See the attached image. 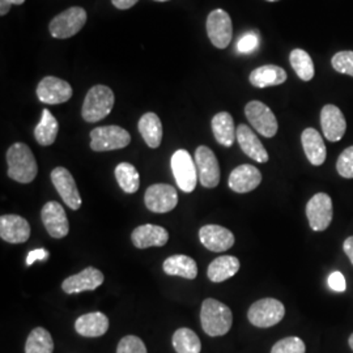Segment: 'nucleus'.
<instances>
[{
  "instance_id": "1",
  "label": "nucleus",
  "mask_w": 353,
  "mask_h": 353,
  "mask_svg": "<svg viewBox=\"0 0 353 353\" xmlns=\"http://www.w3.org/2000/svg\"><path fill=\"white\" fill-rule=\"evenodd\" d=\"M8 176L19 183H30L37 176V161L24 143H14L7 151Z\"/></svg>"
},
{
  "instance_id": "2",
  "label": "nucleus",
  "mask_w": 353,
  "mask_h": 353,
  "mask_svg": "<svg viewBox=\"0 0 353 353\" xmlns=\"http://www.w3.org/2000/svg\"><path fill=\"white\" fill-rule=\"evenodd\" d=\"M201 323L203 331L212 338L224 336L233 325L232 310L214 299H207L201 309Z\"/></svg>"
},
{
  "instance_id": "3",
  "label": "nucleus",
  "mask_w": 353,
  "mask_h": 353,
  "mask_svg": "<svg viewBox=\"0 0 353 353\" xmlns=\"http://www.w3.org/2000/svg\"><path fill=\"white\" fill-rule=\"evenodd\" d=\"M114 97L113 90L106 85H94L89 89L85 100L83 103L81 115L85 122L96 123L106 118L113 110Z\"/></svg>"
},
{
  "instance_id": "4",
  "label": "nucleus",
  "mask_w": 353,
  "mask_h": 353,
  "mask_svg": "<svg viewBox=\"0 0 353 353\" xmlns=\"http://www.w3.org/2000/svg\"><path fill=\"white\" fill-rule=\"evenodd\" d=\"M285 316V307L276 299H262L252 303L248 312L252 326L268 328L276 326Z\"/></svg>"
},
{
  "instance_id": "5",
  "label": "nucleus",
  "mask_w": 353,
  "mask_h": 353,
  "mask_svg": "<svg viewBox=\"0 0 353 353\" xmlns=\"http://www.w3.org/2000/svg\"><path fill=\"white\" fill-rule=\"evenodd\" d=\"M131 141L128 131L119 126L97 127L90 132V148L94 152L126 148Z\"/></svg>"
},
{
  "instance_id": "6",
  "label": "nucleus",
  "mask_w": 353,
  "mask_h": 353,
  "mask_svg": "<svg viewBox=\"0 0 353 353\" xmlns=\"http://www.w3.org/2000/svg\"><path fill=\"white\" fill-rule=\"evenodd\" d=\"M87 11L81 7H71L51 20L49 30L54 38L74 37L87 23Z\"/></svg>"
},
{
  "instance_id": "7",
  "label": "nucleus",
  "mask_w": 353,
  "mask_h": 353,
  "mask_svg": "<svg viewBox=\"0 0 353 353\" xmlns=\"http://www.w3.org/2000/svg\"><path fill=\"white\" fill-rule=\"evenodd\" d=\"M172 170L176 186L183 192H192L198 182V169L194 159L186 150H178L172 156Z\"/></svg>"
},
{
  "instance_id": "8",
  "label": "nucleus",
  "mask_w": 353,
  "mask_h": 353,
  "mask_svg": "<svg viewBox=\"0 0 353 353\" xmlns=\"http://www.w3.org/2000/svg\"><path fill=\"white\" fill-rule=\"evenodd\" d=\"M245 114L258 134L265 138H274L278 132V119L272 110L261 101H250L245 106Z\"/></svg>"
},
{
  "instance_id": "9",
  "label": "nucleus",
  "mask_w": 353,
  "mask_h": 353,
  "mask_svg": "<svg viewBox=\"0 0 353 353\" xmlns=\"http://www.w3.org/2000/svg\"><path fill=\"white\" fill-rule=\"evenodd\" d=\"M207 34L217 49H227L233 38V24L229 13L221 8L214 10L207 17Z\"/></svg>"
},
{
  "instance_id": "10",
  "label": "nucleus",
  "mask_w": 353,
  "mask_h": 353,
  "mask_svg": "<svg viewBox=\"0 0 353 353\" xmlns=\"http://www.w3.org/2000/svg\"><path fill=\"white\" fill-rule=\"evenodd\" d=\"M195 164L198 169V178L203 188L214 189L220 183V165L211 148L201 145L195 152Z\"/></svg>"
},
{
  "instance_id": "11",
  "label": "nucleus",
  "mask_w": 353,
  "mask_h": 353,
  "mask_svg": "<svg viewBox=\"0 0 353 353\" xmlns=\"http://www.w3.org/2000/svg\"><path fill=\"white\" fill-rule=\"evenodd\" d=\"M332 201L326 192H318L306 204V217L314 232L326 230L332 221Z\"/></svg>"
},
{
  "instance_id": "12",
  "label": "nucleus",
  "mask_w": 353,
  "mask_h": 353,
  "mask_svg": "<svg viewBox=\"0 0 353 353\" xmlns=\"http://www.w3.org/2000/svg\"><path fill=\"white\" fill-rule=\"evenodd\" d=\"M145 207L154 214H166L173 211L178 204L176 190L166 183H156L150 186L144 195Z\"/></svg>"
},
{
  "instance_id": "13",
  "label": "nucleus",
  "mask_w": 353,
  "mask_h": 353,
  "mask_svg": "<svg viewBox=\"0 0 353 353\" xmlns=\"http://www.w3.org/2000/svg\"><path fill=\"white\" fill-rule=\"evenodd\" d=\"M72 87L55 76L43 77L37 87L38 100L48 105L64 103L72 97Z\"/></svg>"
},
{
  "instance_id": "14",
  "label": "nucleus",
  "mask_w": 353,
  "mask_h": 353,
  "mask_svg": "<svg viewBox=\"0 0 353 353\" xmlns=\"http://www.w3.org/2000/svg\"><path fill=\"white\" fill-rule=\"evenodd\" d=\"M51 182L58 194L72 211H77L81 207V196L76 186L75 179L68 169L58 166L51 172Z\"/></svg>"
},
{
  "instance_id": "15",
  "label": "nucleus",
  "mask_w": 353,
  "mask_h": 353,
  "mask_svg": "<svg viewBox=\"0 0 353 353\" xmlns=\"http://www.w3.org/2000/svg\"><path fill=\"white\" fill-rule=\"evenodd\" d=\"M41 219L45 229L52 239H64L70 232V223L62 204L58 202H48L41 211Z\"/></svg>"
},
{
  "instance_id": "16",
  "label": "nucleus",
  "mask_w": 353,
  "mask_h": 353,
  "mask_svg": "<svg viewBox=\"0 0 353 353\" xmlns=\"http://www.w3.org/2000/svg\"><path fill=\"white\" fill-rule=\"evenodd\" d=\"M103 274L94 267H87L81 272L68 276L62 283V290L67 294H76L85 290H97L103 283Z\"/></svg>"
},
{
  "instance_id": "17",
  "label": "nucleus",
  "mask_w": 353,
  "mask_h": 353,
  "mask_svg": "<svg viewBox=\"0 0 353 353\" xmlns=\"http://www.w3.org/2000/svg\"><path fill=\"white\" fill-rule=\"evenodd\" d=\"M199 239L203 246L210 252H227L234 245L233 233L227 228L214 225V224L201 228Z\"/></svg>"
},
{
  "instance_id": "18",
  "label": "nucleus",
  "mask_w": 353,
  "mask_h": 353,
  "mask_svg": "<svg viewBox=\"0 0 353 353\" xmlns=\"http://www.w3.org/2000/svg\"><path fill=\"white\" fill-rule=\"evenodd\" d=\"M321 127L326 139L336 143L343 139L347 131V122L344 114L335 105H326L321 112Z\"/></svg>"
},
{
  "instance_id": "19",
  "label": "nucleus",
  "mask_w": 353,
  "mask_h": 353,
  "mask_svg": "<svg viewBox=\"0 0 353 353\" xmlns=\"http://www.w3.org/2000/svg\"><path fill=\"white\" fill-rule=\"evenodd\" d=\"M0 237L10 243H24L30 237V225L19 214H1Z\"/></svg>"
},
{
  "instance_id": "20",
  "label": "nucleus",
  "mask_w": 353,
  "mask_h": 353,
  "mask_svg": "<svg viewBox=\"0 0 353 353\" xmlns=\"http://www.w3.org/2000/svg\"><path fill=\"white\" fill-rule=\"evenodd\" d=\"M262 182V173L259 169L249 164L240 165L232 170L228 185L230 190L239 194H246L256 189Z\"/></svg>"
},
{
  "instance_id": "21",
  "label": "nucleus",
  "mask_w": 353,
  "mask_h": 353,
  "mask_svg": "<svg viewBox=\"0 0 353 353\" xmlns=\"http://www.w3.org/2000/svg\"><path fill=\"white\" fill-rule=\"evenodd\" d=\"M131 241L134 246L138 249L161 248L169 241V233L165 228L153 224H144L134 229L131 234Z\"/></svg>"
},
{
  "instance_id": "22",
  "label": "nucleus",
  "mask_w": 353,
  "mask_h": 353,
  "mask_svg": "<svg viewBox=\"0 0 353 353\" xmlns=\"http://www.w3.org/2000/svg\"><path fill=\"white\" fill-rule=\"evenodd\" d=\"M237 141L240 144L242 152L252 159L256 163L265 164L268 161L270 156L268 152L265 151L262 141L258 139L255 132L250 127L246 125H240L237 127Z\"/></svg>"
},
{
  "instance_id": "23",
  "label": "nucleus",
  "mask_w": 353,
  "mask_h": 353,
  "mask_svg": "<svg viewBox=\"0 0 353 353\" xmlns=\"http://www.w3.org/2000/svg\"><path fill=\"white\" fill-rule=\"evenodd\" d=\"M76 332L84 338H100L109 330V318L101 312L83 314L76 319Z\"/></svg>"
},
{
  "instance_id": "24",
  "label": "nucleus",
  "mask_w": 353,
  "mask_h": 353,
  "mask_svg": "<svg viewBox=\"0 0 353 353\" xmlns=\"http://www.w3.org/2000/svg\"><path fill=\"white\" fill-rule=\"evenodd\" d=\"M303 152L309 160V163L314 166H321L326 161L327 150L321 134L316 128H305L301 135Z\"/></svg>"
},
{
  "instance_id": "25",
  "label": "nucleus",
  "mask_w": 353,
  "mask_h": 353,
  "mask_svg": "<svg viewBox=\"0 0 353 353\" xmlns=\"http://www.w3.org/2000/svg\"><path fill=\"white\" fill-rule=\"evenodd\" d=\"M287 72L284 68L275 64H265L258 67L250 74V83L255 88H268L281 85L287 81Z\"/></svg>"
},
{
  "instance_id": "26",
  "label": "nucleus",
  "mask_w": 353,
  "mask_h": 353,
  "mask_svg": "<svg viewBox=\"0 0 353 353\" xmlns=\"http://www.w3.org/2000/svg\"><path fill=\"white\" fill-rule=\"evenodd\" d=\"M163 270L166 275L170 276H181L189 280H194L198 276L196 262L183 254H176L166 258L163 263Z\"/></svg>"
},
{
  "instance_id": "27",
  "label": "nucleus",
  "mask_w": 353,
  "mask_h": 353,
  "mask_svg": "<svg viewBox=\"0 0 353 353\" xmlns=\"http://www.w3.org/2000/svg\"><path fill=\"white\" fill-rule=\"evenodd\" d=\"M240 270V261L233 255H221L214 259L207 270L208 279L212 283H223L233 278Z\"/></svg>"
},
{
  "instance_id": "28",
  "label": "nucleus",
  "mask_w": 353,
  "mask_h": 353,
  "mask_svg": "<svg viewBox=\"0 0 353 353\" xmlns=\"http://www.w3.org/2000/svg\"><path fill=\"white\" fill-rule=\"evenodd\" d=\"M212 132L214 139L223 147H232L237 138V130L234 127L233 117L227 112L217 113L212 118Z\"/></svg>"
},
{
  "instance_id": "29",
  "label": "nucleus",
  "mask_w": 353,
  "mask_h": 353,
  "mask_svg": "<svg viewBox=\"0 0 353 353\" xmlns=\"http://www.w3.org/2000/svg\"><path fill=\"white\" fill-rule=\"evenodd\" d=\"M139 132L147 145L156 150L163 141V123L159 115L154 113H145L139 121Z\"/></svg>"
},
{
  "instance_id": "30",
  "label": "nucleus",
  "mask_w": 353,
  "mask_h": 353,
  "mask_svg": "<svg viewBox=\"0 0 353 353\" xmlns=\"http://www.w3.org/2000/svg\"><path fill=\"white\" fill-rule=\"evenodd\" d=\"M58 131L59 123L57 118L50 113V110L43 109L41 121L34 130V138L37 140L38 144L42 147L51 145L58 137Z\"/></svg>"
},
{
  "instance_id": "31",
  "label": "nucleus",
  "mask_w": 353,
  "mask_h": 353,
  "mask_svg": "<svg viewBox=\"0 0 353 353\" xmlns=\"http://www.w3.org/2000/svg\"><path fill=\"white\" fill-rule=\"evenodd\" d=\"M172 344L176 353H201L202 343L199 336L188 327L176 330L172 338Z\"/></svg>"
},
{
  "instance_id": "32",
  "label": "nucleus",
  "mask_w": 353,
  "mask_h": 353,
  "mask_svg": "<svg viewBox=\"0 0 353 353\" xmlns=\"http://www.w3.org/2000/svg\"><path fill=\"white\" fill-rule=\"evenodd\" d=\"M115 179L119 188L127 194H135L140 186L138 169L130 163H121L115 168Z\"/></svg>"
},
{
  "instance_id": "33",
  "label": "nucleus",
  "mask_w": 353,
  "mask_h": 353,
  "mask_svg": "<svg viewBox=\"0 0 353 353\" xmlns=\"http://www.w3.org/2000/svg\"><path fill=\"white\" fill-rule=\"evenodd\" d=\"M54 341L51 334L43 327H36L30 331L26 343V353H52Z\"/></svg>"
},
{
  "instance_id": "34",
  "label": "nucleus",
  "mask_w": 353,
  "mask_h": 353,
  "mask_svg": "<svg viewBox=\"0 0 353 353\" xmlns=\"http://www.w3.org/2000/svg\"><path fill=\"white\" fill-rule=\"evenodd\" d=\"M290 62L296 75L299 76L303 81H310L314 77V74H316L314 63H313L312 57L306 51L303 49L292 50Z\"/></svg>"
},
{
  "instance_id": "35",
  "label": "nucleus",
  "mask_w": 353,
  "mask_h": 353,
  "mask_svg": "<svg viewBox=\"0 0 353 353\" xmlns=\"http://www.w3.org/2000/svg\"><path fill=\"white\" fill-rule=\"evenodd\" d=\"M306 345L299 336H288L274 344L271 353H305Z\"/></svg>"
},
{
  "instance_id": "36",
  "label": "nucleus",
  "mask_w": 353,
  "mask_h": 353,
  "mask_svg": "<svg viewBox=\"0 0 353 353\" xmlns=\"http://www.w3.org/2000/svg\"><path fill=\"white\" fill-rule=\"evenodd\" d=\"M331 64L336 72L353 77V51L336 52L331 59Z\"/></svg>"
},
{
  "instance_id": "37",
  "label": "nucleus",
  "mask_w": 353,
  "mask_h": 353,
  "mask_svg": "<svg viewBox=\"0 0 353 353\" xmlns=\"http://www.w3.org/2000/svg\"><path fill=\"white\" fill-rule=\"evenodd\" d=\"M117 353H148L144 341L135 335H127L118 343Z\"/></svg>"
},
{
  "instance_id": "38",
  "label": "nucleus",
  "mask_w": 353,
  "mask_h": 353,
  "mask_svg": "<svg viewBox=\"0 0 353 353\" xmlns=\"http://www.w3.org/2000/svg\"><path fill=\"white\" fill-rule=\"evenodd\" d=\"M336 170L343 178L352 179L353 178V145L345 148L341 152L338 163H336Z\"/></svg>"
},
{
  "instance_id": "39",
  "label": "nucleus",
  "mask_w": 353,
  "mask_h": 353,
  "mask_svg": "<svg viewBox=\"0 0 353 353\" xmlns=\"http://www.w3.org/2000/svg\"><path fill=\"white\" fill-rule=\"evenodd\" d=\"M259 46V38L255 33H246L239 39L237 42V50L241 54H250Z\"/></svg>"
},
{
  "instance_id": "40",
  "label": "nucleus",
  "mask_w": 353,
  "mask_h": 353,
  "mask_svg": "<svg viewBox=\"0 0 353 353\" xmlns=\"http://www.w3.org/2000/svg\"><path fill=\"white\" fill-rule=\"evenodd\" d=\"M328 287H330V290H332L334 292H338V293L344 292V290H347V283H345L344 275H343L341 272H339V271L332 272V274L328 276Z\"/></svg>"
},
{
  "instance_id": "41",
  "label": "nucleus",
  "mask_w": 353,
  "mask_h": 353,
  "mask_svg": "<svg viewBox=\"0 0 353 353\" xmlns=\"http://www.w3.org/2000/svg\"><path fill=\"white\" fill-rule=\"evenodd\" d=\"M49 256H50V254H49L48 250H45V249L32 250V252H29L28 256H26V265L30 267V265H33L34 262H37V261H42V262H43V261H48Z\"/></svg>"
},
{
  "instance_id": "42",
  "label": "nucleus",
  "mask_w": 353,
  "mask_h": 353,
  "mask_svg": "<svg viewBox=\"0 0 353 353\" xmlns=\"http://www.w3.org/2000/svg\"><path fill=\"white\" fill-rule=\"evenodd\" d=\"M139 0H112L114 7H117L118 10H130L131 7H134Z\"/></svg>"
},
{
  "instance_id": "43",
  "label": "nucleus",
  "mask_w": 353,
  "mask_h": 353,
  "mask_svg": "<svg viewBox=\"0 0 353 353\" xmlns=\"http://www.w3.org/2000/svg\"><path fill=\"white\" fill-rule=\"evenodd\" d=\"M343 249H344V252L347 254V256L350 258V261H351V263L353 265V236L348 237L347 240L344 241Z\"/></svg>"
},
{
  "instance_id": "44",
  "label": "nucleus",
  "mask_w": 353,
  "mask_h": 353,
  "mask_svg": "<svg viewBox=\"0 0 353 353\" xmlns=\"http://www.w3.org/2000/svg\"><path fill=\"white\" fill-rule=\"evenodd\" d=\"M12 4L11 0H0V14L6 16L7 13L10 12Z\"/></svg>"
},
{
  "instance_id": "45",
  "label": "nucleus",
  "mask_w": 353,
  "mask_h": 353,
  "mask_svg": "<svg viewBox=\"0 0 353 353\" xmlns=\"http://www.w3.org/2000/svg\"><path fill=\"white\" fill-rule=\"evenodd\" d=\"M12 1L13 4H16V6H21L26 0H11Z\"/></svg>"
},
{
  "instance_id": "46",
  "label": "nucleus",
  "mask_w": 353,
  "mask_h": 353,
  "mask_svg": "<svg viewBox=\"0 0 353 353\" xmlns=\"http://www.w3.org/2000/svg\"><path fill=\"white\" fill-rule=\"evenodd\" d=\"M348 344H350V347L352 348L353 351V334H351V336H350V339H348Z\"/></svg>"
},
{
  "instance_id": "47",
  "label": "nucleus",
  "mask_w": 353,
  "mask_h": 353,
  "mask_svg": "<svg viewBox=\"0 0 353 353\" xmlns=\"http://www.w3.org/2000/svg\"><path fill=\"white\" fill-rule=\"evenodd\" d=\"M154 1H169V0H154Z\"/></svg>"
},
{
  "instance_id": "48",
  "label": "nucleus",
  "mask_w": 353,
  "mask_h": 353,
  "mask_svg": "<svg viewBox=\"0 0 353 353\" xmlns=\"http://www.w3.org/2000/svg\"><path fill=\"white\" fill-rule=\"evenodd\" d=\"M267 1H279V0H267Z\"/></svg>"
}]
</instances>
